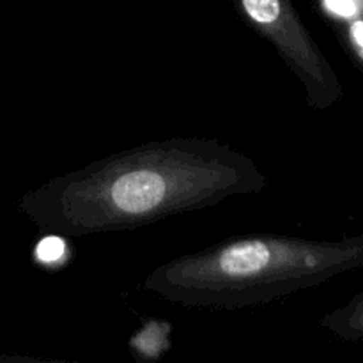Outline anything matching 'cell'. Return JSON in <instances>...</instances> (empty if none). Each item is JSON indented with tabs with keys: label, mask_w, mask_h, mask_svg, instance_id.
I'll use <instances>...</instances> for the list:
<instances>
[{
	"label": "cell",
	"mask_w": 363,
	"mask_h": 363,
	"mask_svg": "<svg viewBox=\"0 0 363 363\" xmlns=\"http://www.w3.org/2000/svg\"><path fill=\"white\" fill-rule=\"evenodd\" d=\"M238 4L248 25L275 48L300 80L308 108L325 112L344 98L335 69L312 38L293 0H238Z\"/></svg>",
	"instance_id": "obj_3"
},
{
	"label": "cell",
	"mask_w": 363,
	"mask_h": 363,
	"mask_svg": "<svg viewBox=\"0 0 363 363\" xmlns=\"http://www.w3.org/2000/svg\"><path fill=\"white\" fill-rule=\"evenodd\" d=\"M269 177L215 138L172 137L113 152L27 191L21 215L41 236L124 233L257 194Z\"/></svg>",
	"instance_id": "obj_1"
},
{
	"label": "cell",
	"mask_w": 363,
	"mask_h": 363,
	"mask_svg": "<svg viewBox=\"0 0 363 363\" xmlns=\"http://www.w3.org/2000/svg\"><path fill=\"white\" fill-rule=\"evenodd\" d=\"M358 303H362L360 294L354 296L353 305H347V307H344L342 311H337L333 312V314L326 315V318L323 319V326L333 330V332L339 333V335L344 337V339H350V340L362 339V333H363L362 319H354V321H351V312L357 308Z\"/></svg>",
	"instance_id": "obj_4"
},
{
	"label": "cell",
	"mask_w": 363,
	"mask_h": 363,
	"mask_svg": "<svg viewBox=\"0 0 363 363\" xmlns=\"http://www.w3.org/2000/svg\"><path fill=\"white\" fill-rule=\"evenodd\" d=\"M362 264L363 236L248 234L163 262L142 289L183 307L238 311L323 286Z\"/></svg>",
	"instance_id": "obj_2"
},
{
	"label": "cell",
	"mask_w": 363,
	"mask_h": 363,
	"mask_svg": "<svg viewBox=\"0 0 363 363\" xmlns=\"http://www.w3.org/2000/svg\"><path fill=\"white\" fill-rule=\"evenodd\" d=\"M326 7L339 16H353L360 13V2L358 0H325Z\"/></svg>",
	"instance_id": "obj_5"
}]
</instances>
